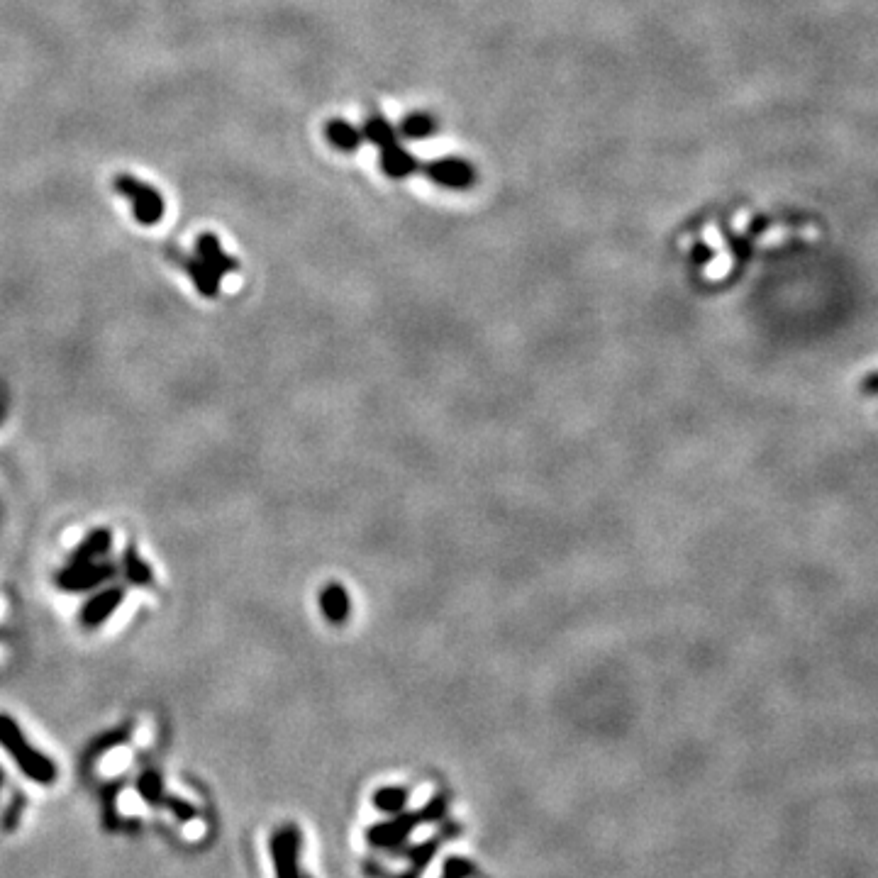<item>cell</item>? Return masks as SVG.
I'll list each match as a JSON object with an SVG mask.
<instances>
[{
  "label": "cell",
  "instance_id": "6da1fadb",
  "mask_svg": "<svg viewBox=\"0 0 878 878\" xmlns=\"http://www.w3.org/2000/svg\"><path fill=\"white\" fill-rule=\"evenodd\" d=\"M0 747L13 757V761L20 766V771L27 779L42 783V786H49V783H54V779H57V766L52 764V759L44 757L42 752H37L27 742L18 722L10 718V715H0Z\"/></svg>",
  "mask_w": 878,
  "mask_h": 878
},
{
  "label": "cell",
  "instance_id": "8992f818",
  "mask_svg": "<svg viewBox=\"0 0 878 878\" xmlns=\"http://www.w3.org/2000/svg\"><path fill=\"white\" fill-rule=\"evenodd\" d=\"M122 598H125V591L122 588H105L88 600L81 610V625L93 630V627H100L115 610L120 608Z\"/></svg>",
  "mask_w": 878,
  "mask_h": 878
},
{
  "label": "cell",
  "instance_id": "277c9868",
  "mask_svg": "<svg viewBox=\"0 0 878 878\" xmlns=\"http://www.w3.org/2000/svg\"><path fill=\"white\" fill-rule=\"evenodd\" d=\"M422 171H425V176L432 183H437L442 188H454V191H464V188H471L476 183L474 166L457 157L430 161Z\"/></svg>",
  "mask_w": 878,
  "mask_h": 878
},
{
  "label": "cell",
  "instance_id": "e0dca14e",
  "mask_svg": "<svg viewBox=\"0 0 878 878\" xmlns=\"http://www.w3.org/2000/svg\"><path fill=\"white\" fill-rule=\"evenodd\" d=\"M22 805H25V798H22V796H15L13 805H10L8 818H5V830H13L15 822H18V810H22Z\"/></svg>",
  "mask_w": 878,
  "mask_h": 878
},
{
  "label": "cell",
  "instance_id": "2e32d148",
  "mask_svg": "<svg viewBox=\"0 0 878 878\" xmlns=\"http://www.w3.org/2000/svg\"><path fill=\"white\" fill-rule=\"evenodd\" d=\"M403 803H405V793L398 791V788H386V791H381L379 796H376V805H379L381 810H386V813H398V810L403 808Z\"/></svg>",
  "mask_w": 878,
  "mask_h": 878
},
{
  "label": "cell",
  "instance_id": "ba28073f",
  "mask_svg": "<svg viewBox=\"0 0 878 878\" xmlns=\"http://www.w3.org/2000/svg\"><path fill=\"white\" fill-rule=\"evenodd\" d=\"M196 249H198V259L205 261V264H208L213 271H218L220 276L230 274L232 269H237V261L232 257H227L220 240L213 235V232H203V235L198 237Z\"/></svg>",
  "mask_w": 878,
  "mask_h": 878
},
{
  "label": "cell",
  "instance_id": "4fadbf2b",
  "mask_svg": "<svg viewBox=\"0 0 878 878\" xmlns=\"http://www.w3.org/2000/svg\"><path fill=\"white\" fill-rule=\"evenodd\" d=\"M361 135H364V140L376 144L379 149L388 147V144H393V142H398L396 127H393L388 120H383V115H374V118L366 120L364 132H361Z\"/></svg>",
  "mask_w": 878,
  "mask_h": 878
},
{
  "label": "cell",
  "instance_id": "52a82bcc",
  "mask_svg": "<svg viewBox=\"0 0 878 878\" xmlns=\"http://www.w3.org/2000/svg\"><path fill=\"white\" fill-rule=\"evenodd\" d=\"M381 169L388 179H405V176L415 174V171L420 169V164L408 149H403L398 142H393L381 149Z\"/></svg>",
  "mask_w": 878,
  "mask_h": 878
},
{
  "label": "cell",
  "instance_id": "3957f363",
  "mask_svg": "<svg viewBox=\"0 0 878 878\" xmlns=\"http://www.w3.org/2000/svg\"><path fill=\"white\" fill-rule=\"evenodd\" d=\"M113 574H115V566L105 564V561H86V564H71L69 561V566H64V569L59 571L54 583H57V588H61V591L79 593L113 579Z\"/></svg>",
  "mask_w": 878,
  "mask_h": 878
},
{
  "label": "cell",
  "instance_id": "7a4b0ae2",
  "mask_svg": "<svg viewBox=\"0 0 878 878\" xmlns=\"http://www.w3.org/2000/svg\"><path fill=\"white\" fill-rule=\"evenodd\" d=\"M115 188H118L122 196L130 200L132 215H135V220L140 222V225H147V227L159 225L161 218H164V213H166V203H164V198H161L159 191H154L152 186L137 181L135 176H130V174L115 176Z\"/></svg>",
  "mask_w": 878,
  "mask_h": 878
},
{
  "label": "cell",
  "instance_id": "30bf717a",
  "mask_svg": "<svg viewBox=\"0 0 878 878\" xmlns=\"http://www.w3.org/2000/svg\"><path fill=\"white\" fill-rule=\"evenodd\" d=\"M325 137H327V142H330L332 147L340 149V152H354V149H359L361 142H364L361 130H357V127L349 125V122H344V120L327 122Z\"/></svg>",
  "mask_w": 878,
  "mask_h": 878
},
{
  "label": "cell",
  "instance_id": "8fae6325",
  "mask_svg": "<svg viewBox=\"0 0 878 878\" xmlns=\"http://www.w3.org/2000/svg\"><path fill=\"white\" fill-rule=\"evenodd\" d=\"M439 130V122L435 120V115H427V113H410L408 118H403L400 122L398 132L405 137V140H427Z\"/></svg>",
  "mask_w": 878,
  "mask_h": 878
},
{
  "label": "cell",
  "instance_id": "7c38bea8",
  "mask_svg": "<svg viewBox=\"0 0 878 878\" xmlns=\"http://www.w3.org/2000/svg\"><path fill=\"white\" fill-rule=\"evenodd\" d=\"M188 274H191L193 283H196V288H198L200 293H203L205 298H215V296H218L222 276L218 274V271L210 269V266L205 264V261H200V259L188 261Z\"/></svg>",
  "mask_w": 878,
  "mask_h": 878
},
{
  "label": "cell",
  "instance_id": "5bb4252c",
  "mask_svg": "<svg viewBox=\"0 0 878 878\" xmlns=\"http://www.w3.org/2000/svg\"><path fill=\"white\" fill-rule=\"evenodd\" d=\"M122 569H125L127 581L135 583V586H147V583H152V579H154L152 569H149L147 561H144L140 554H137L135 547L127 549L125 557H122Z\"/></svg>",
  "mask_w": 878,
  "mask_h": 878
},
{
  "label": "cell",
  "instance_id": "9a60e30c",
  "mask_svg": "<svg viewBox=\"0 0 878 878\" xmlns=\"http://www.w3.org/2000/svg\"><path fill=\"white\" fill-rule=\"evenodd\" d=\"M320 605H322V613H325L330 620L340 622V620L347 618L349 605H347V596H344V591L340 586L327 588V591L322 593Z\"/></svg>",
  "mask_w": 878,
  "mask_h": 878
},
{
  "label": "cell",
  "instance_id": "ac0fdd59",
  "mask_svg": "<svg viewBox=\"0 0 878 878\" xmlns=\"http://www.w3.org/2000/svg\"><path fill=\"white\" fill-rule=\"evenodd\" d=\"M0 788H3V769H0Z\"/></svg>",
  "mask_w": 878,
  "mask_h": 878
},
{
  "label": "cell",
  "instance_id": "5b68a950",
  "mask_svg": "<svg viewBox=\"0 0 878 878\" xmlns=\"http://www.w3.org/2000/svg\"><path fill=\"white\" fill-rule=\"evenodd\" d=\"M298 852H300V832L296 827H281L271 837V854H274L276 874L279 878H303L298 869Z\"/></svg>",
  "mask_w": 878,
  "mask_h": 878
},
{
  "label": "cell",
  "instance_id": "9c48e42d",
  "mask_svg": "<svg viewBox=\"0 0 878 878\" xmlns=\"http://www.w3.org/2000/svg\"><path fill=\"white\" fill-rule=\"evenodd\" d=\"M110 547H113V535H110V530L91 532V535L83 539L79 547L74 549V554H71V564H86V561L103 559L105 554L110 552Z\"/></svg>",
  "mask_w": 878,
  "mask_h": 878
}]
</instances>
